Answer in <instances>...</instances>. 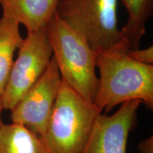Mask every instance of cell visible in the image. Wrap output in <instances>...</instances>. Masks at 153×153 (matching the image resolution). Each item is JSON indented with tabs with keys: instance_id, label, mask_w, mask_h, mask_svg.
Returning a JSON list of instances; mask_svg holds the SVG:
<instances>
[{
	"instance_id": "cell-1",
	"label": "cell",
	"mask_w": 153,
	"mask_h": 153,
	"mask_svg": "<svg viewBox=\"0 0 153 153\" xmlns=\"http://www.w3.org/2000/svg\"><path fill=\"white\" fill-rule=\"evenodd\" d=\"M99 85L93 105L99 113L126 101L138 100L153 109V65L137 62L127 51L96 53Z\"/></svg>"
},
{
	"instance_id": "cell-2",
	"label": "cell",
	"mask_w": 153,
	"mask_h": 153,
	"mask_svg": "<svg viewBox=\"0 0 153 153\" xmlns=\"http://www.w3.org/2000/svg\"><path fill=\"white\" fill-rule=\"evenodd\" d=\"M99 113L93 104L61 80L43 136L48 153H80L85 148Z\"/></svg>"
},
{
	"instance_id": "cell-3",
	"label": "cell",
	"mask_w": 153,
	"mask_h": 153,
	"mask_svg": "<svg viewBox=\"0 0 153 153\" xmlns=\"http://www.w3.org/2000/svg\"><path fill=\"white\" fill-rule=\"evenodd\" d=\"M46 29L62 79L93 104L99 85L96 52L83 36L57 14Z\"/></svg>"
},
{
	"instance_id": "cell-4",
	"label": "cell",
	"mask_w": 153,
	"mask_h": 153,
	"mask_svg": "<svg viewBox=\"0 0 153 153\" xmlns=\"http://www.w3.org/2000/svg\"><path fill=\"white\" fill-rule=\"evenodd\" d=\"M57 14L96 53L128 51L122 43L118 26V0H58Z\"/></svg>"
},
{
	"instance_id": "cell-5",
	"label": "cell",
	"mask_w": 153,
	"mask_h": 153,
	"mask_svg": "<svg viewBox=\"0 0 153 153\" xmlns=\"http://www.w3.org/2000/svg\"><path fill=\"white\" fill-rule=\"evenodd\" d=\"M18 51L1 95L4 110H12L48 67L53 53L46 28L27 33Z\"/></svg>"
},
{
	"instance_id": "cell-6",
	"label": "cell",
	"mask_w": 153,
	"mask_h": 153,
	"mask_svg": "<svg viewBox=\"0 0 153 153\" xmlns=\"http://www.w3.org/2000/svg\"><path fill=\"white\" fill-rule=\"evenodd\" d=\"M61 80L58 66L53 55L41 77L11 111L12 123L24 126L39 137L43 136Z\"/></svg>"
},
{
	"instance_id": "cell-7",
	"label": "cell",
	"mask_w": 153,
	"mask_h": 153,
	"mask_svg": "<svg viewBox=\"0 0 153 153\" xmlns=\"http://www.w3.org/2000/svg\"><path fill=\"white\" fill-rule=\"evenodd\" d=\"M141 104L138 100L128 101L113 115L99 114L80 153H126L129 133L137 125Z\"/></svg>"
},
{
	"instance_id": "cell-8",
	"label": "cell",
	"mask_w": 153,
	"mask_h": 153,
	"mask_svg": "<svg viewBox=\"0 0 153 153\" xmlns=\"http://www.w3.org/2000/svg\"><path fill=\"white\" fill-rule=\"evenodd\" d=\"M58 0H0L2 14L33 33L48 25L57 14Z\"/></svg>"
},
{
	"instance_id": "cell-9",
	"label": "cell",
	"mask_w": 153,
	"mask_h": 153,
	"mask_svg": "<svg viewBox=\"0 0 153 153\" xmlns=\"http://www.w3.org/2000/svg\"><path fill=\"white\" fill-rule=\"evenodd\" d=\"M127 20L120 28L122 43L128 51L139 48L146 33L147 23L153 14V0H120Z\"/></svg>"
},
{
	"instance_id": "cell-10",
	"label": "cell",
	"mask_w": 153,
	"mask_h": 153,
	"mask_svg": "<svg viewBox=\"0 0 153 153\" xmlns=\"http://www.w3.org/2000/svg\"><path fill=\"white\" fill-rule=\"evenodd\" d=\"M0 153H48L41 137L19 123L0 124Z\"/></svg>"
},
{
	"instance_id": "cell-11",
	"label": "cell",
	"mask_w": 153,
	"mask_h": 153,
	"mask_svg": "<svg viewBox=\"0 0 153 153\" xmlns=\"http://www.w3.org/2000/svg\"><path fill=\"white\" fill-rule=\"evenodd\" d=\"M24 41L20 24L10 17H0V96L1 97L14 64L15 52Z\"/></svg>"
},
{
	"instance_id": "cell-12",
	"label": "cell",
	"mask_w": 153,
	"mask_h": 153,
	"mask_svg": "<svg viewBox=\"0 0 153 153\" xmlns=\"http://www.w3.org/2000/svg\"><path fill=\"white\" fill-rule=\"evenodd\" d=\"M130 57L137 62L146 65H153V46L150 45L146 48H139L127 51Z\"/></svg>"
},
{
	"instance_id": "cell-13",
	"label": "cell",
	"mask_w": 153,
	"mask_h": 153,
	"mask_svg": "<svg viewBox=\"0 0 153 153\" xmlns=\"http://www.w3.org/2000/svg\"><path fill=\"white\" fill-rule=\"evenodd\" d=\"M137 149L140 153H153V136L140 140L137 143Z\"/></svg>"
},
{
	"instance_id": "cell-14",
	"label": "cell",
	"mask_w": 153,
	"mask_h": 153,
	"mask_svg": "<svg viewBox=\"0 0 153 153\" xmlns=\"http://www.w3.org/2000/svg\"><path fill=\"white\" fill-rule=\"evenodd\" d=\"M2 110H4L2 101H1V97L0 96V124L2 123V121H1V111H2Z\"/></svg>"
}]
</instances>
